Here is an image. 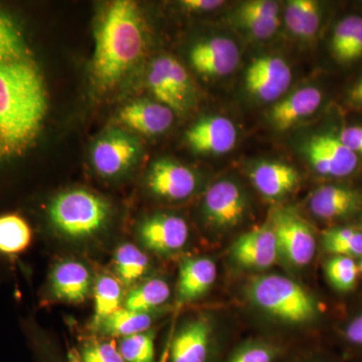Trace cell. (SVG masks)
<instances>
[{"label":"cell","instance_id":"cell-32","mask_svg":"<svg viewBox=\"0 0 362 362\" xmlns=\"http://www.w3.org/2000/svg\"><path fill=\"white\" fill-rule=\"evenodd\" d=\"M81 362H124L113 339H92L83 343L80 349Z\"/></svg>","mask_w":362,"mask_h":362},{"label":"cell","instance_id":"cell-4","mask_svg":"<svg viewBox=\"0 0 362 362\" xmlns=\"http://www.w3.org/2000/svg\"><path fill=\"white\" fill-rule=\"evenodd\" d=\"M247 295L262 310L286 322H309L318 312L313 297L302 286L284 276L255 277L247 287Z\"/></svg>","mask_w":362,"mask_h":362},{"label":"cell","instance_id":"cell-24","mask_svg":"<svg viewBox=\"0 0 362 362\" xmlns=\"http://www.w3.org/2000/svg\"><path fill=\"white\" fill-rule=\"evenodd\" d=\"M113 264L119 282L125 286L137 284L147 275L150 268L147 255L130 243L117 247Z\"/></svg>","mask_w":362,"mask_h":362},{"label":"cell","instance_id":"cell-38","mask_svg":"<svg viewBox=\"0 0 362 362\" xmlns=\"http://www.w3.org/2000/svg\"><path fill=\"white\" fill-rule=\"evenodd\" d=\"M25 326L28 327L26 329V334L28 335L30 347H32L33 351L35 352L37 362H64L61 356L54 354V349L47 346V343L42 341L40 337H37L35 330L30 328L28 324Z\"/></svg>","mask_w":362,"mask_h":362},{"label":"cell","instance_id":"cell-28","mask_svg":"<svg viewBox=\"0 0 362 362\" xmlns=\"http://www.w3.org/2000/svg\"><path fill=\"white\" fill-rule=\"evenodd\" d=\"M152 331L120 338L118 349L124 362H156V341Z\"/></svg>","mask_w":362,"mask_h":362},{"label":"cell","instance_id":"cell-25","mask_svg":"<svg viewBox=\"0 0 362 362\" xmlns=\"http://www.w3.org/2000/svg\"><path fill=\"white\" fill-rule=\"evenodd\" d=\"M154 317L151 313L130 310L121 307L100 326V332L108 337H127L149 331Z\"/></svg>","mask_w":362,"mask_h":362},{"label":"cell","instance_id":"cell-33","mask_svg":"<svg viewBox=\"0 0 362 362\" xmlns=\"http://www.w3.org/2000/svg\"><path fill=\"white\" fill-rule=\"evenodd\" d=\"M322 23V6L315 0H302V42L316 39Z\"/></svg>","mask_w":362,"mask_h":362},{"label":"cell","instance_id":"cell-36","mask_svg":"<svg viewBox=\"0 0 362 362\" xmlns=\"http://www.w3.org/2000/svg\"><path fill=\"white\" fill-rule=\"evenodd\" d=\"M275 350L266 345H251L245 347L230 359V362H273Z\"/></svg>","mask_w":362,"mask_h":362},{"label":"cell","instance_id":"cell-30","mask_svg":"<svg viewBox=\"0 0 362 362\" xmlns=\"http://www.w3.org/2000/svg\"><path fill=\"white\" fill-rule=\"evenodd\" d=\"M230 21L235 28L254 40H267L276 35L280 28V18L247 16L233 11Z\"/></svg>","mask_w":362,"mask_h":362},{"label":"cell","instance_id":"cell-17","mask_svg":"<svg viewBox=\"0 0 362 362\" xmlns=\"http://www.w3.org/2000/svg\"><path fill=\"white\" fill-rule=\"evenodd\" d=\"M92 278L89 269L75 259H64L52 269L49 291L52 297L71 304L83 303L89 296Z\"/></svg>","mask_w":362,"mask_h":362},{"label":"cell","instance_id":"cell-19","mask_svg":"<svg viewBox=\"0 0 362 362\" xmlns=\"http://www.w3.org/2000/svg\"><path fill=\"white\" fill-rule=\"evenodd\" d=\"M254 187L271 201L283 199L300 182L299 173L290 164L276 160L258 161L249 173Z\"/></svg>","mask_w":362,"mask_h":362},{"label":"cell","instance_id":"cell-9","mask_svg":"<svg viewBox=\"0 0 362 362\" xmlns=\"http://www.w3.org/2000/svg\"><path fill=\"white\" fill-rule=\"evenodd\" d=\"M140 152V143L135 136L122 129L107 131L94 143L90 160L98 175L116 177L134 163Z\"/></svg>","mask_w":362,"mask_h":362},{"label":"cell","instance_id":"cell-27","mask_svg":"<svg viewBox=\"0 0 362 362\" xmlns=\"http://www.w3.org/2000/svg\"><path fill=\"white\" fill-rule=\"evenodd\" d=\"M122 287L118 279L103 275L98 279L94 287V316L92 326L99 329L101 324L114 312L121 308Z\"/></svg>","mask_w":362,"mask_h":362},{"label":"cell","instance_id":"cell-12","mask_svg":"<svg viewBox=\"0 0 362 362\" xmlns=\"http://www.w3.org/2000/svg\"><path fill=\"white\" fill-rule=\"evenodd\" d=\"M185 140L195 153L223 156L237 144V126L226 116H206L187 131Z\"/></svg>","mask_w":362,"mask_h":362},{"label":"cell","instance_id":"cell-37","mask_svg":"<svg viewBox=\"0 0 362 362\" xmlns=\"http://www.w3.org/2000/svg\"><path fill=\"white\" fill-rule=\"evenodd\" d=\"M285 25L293 37L301 40L302 0H290L285 7Z\"/></svg>","mask_w":362,"mask_h":362},{"label":"cell","instance_id":"cell-44","mask_svg":"<svg viewBox=\"0 0 362 362\" xmlns=\"http://www.w3.org/2000/svg\"><path fill=\"white\" fill-rule=\"evenodd\" d=\"M357 265H358L359 273L362 274V258L361 259V261H359V263L357 264Z\"/></svg>","mask_w":362,"mask_h":362},{"label":"cell","instance_id":"cell-2","mask_svg":"<svg viewBox=\"0 0 362 362\" xmlns=\"http://www.w3.org/2000/svg\"><path fill=\"white\" fill-rule=\"evenodd\" d=\"M144 47V23L139 7L130 0L111 2L95 33V84L102 90L110 89L139 61Z\"/></svg>","mask_w":362,"mask_h":362},{"label":"cell","instance_id":"cell-8","mask_svg":"<svg viewBox=\"0 0 362 362\" xmlns=\"http://www.w3.org/2000/svg\"><path fill=\"white\" fill-rule=\"evenodd\" d=\"M302 151L312 169L322 176L346 177L358 168V157L340 141L337 134L312 136L305 142Z\"/></svg>","mask_w":362,"mask_h":362},{"label":"cell","instance_id":"cell-45","mask_svg":"<svg viewBox=\"0 0 362 362\" xmlns=\"http://www.w3.org/2000/svg\"><path fill=\"white\" fill-rule=\"evenodd\" d=\"M361 232H362V223H361Z\"/></svg>","mask_w":362,"mask_h":362},{"label":"cell","instance_id":"cell-41","mask_svg":"<svg viewBox=\"0 0 362 362\" xmlns=\"http://www.w3.org/2000/svg\"><path fill=\"white\" fill-rule=\"evenodd\" d=\"M362 58V18L357 28L354 40L350 45L349 51L345 54L342 59V65H349Z\"/></svg>","mask_w":362,"mask_h":362},{"label":"cell","instance_id":"cell-7","mask_svg":"<svg viewBox=\"0 0 362 362\" xmlns=\"http://www.w3.org/2000/svg\"><path fill=\"white\" fill-rule=\"evenodd\" d=\"M274 233L277 240L279 255L295 267L310 264L316 251V239L311 226L291 209L275 214Z\"/></svg>","mask_w":362,"mask_h":362},{"label":"cell","instance_id":"cell-20","mask_svg":"<svg viewBox=\"0 0 362 362\" xmlns=\"http://www.w3.org/2000/svg\"><path fill=\"white\" fill-rule=\"evenodd\" d=\"M211 325L206 317L189 321L176 333L170 346V362H206Z\"/></svg>","mask_w":362,"mask_h":362},{"label":"cell","instance_id":"cell-3","mask_svg":"<svg viewBox=\"0 0 362 362\" xmlns=\"http://www.w3.org/2000/svg\"><path fill=\"white\" fill-rule=\"evenodd\" d=\"M110 218V206L89 190H66L52 197L47 206L49 225L70 240H87L106 228Z\"/></svg>","mask_w":362,"mask_h":362},{"label":"cell","instance_id":"cell-31","mask_svg":"<svg viewBox=\"0 0 362 362\" xmlns=\"http://www.w3.org/2000/svg\"><path fill=\"white\" fill-rule=\"evenodd\" d=\"M362 16L350 14L338 21L333 28L330 40V51L337 63L341 64L345 54L354 40Z\"/></svg>","mask_w":362,"mask_h":362},{"label":"cell","instance_id":"cell-35","mask_svg":"<svg viewBox=\"0 0 362 362\" xmlns=\"http://www.w3.org/2000/svg\"><path fill=\"white\" fill-rule=\"evenodd\" d=\"M324 249L335 256L349 257L352 259L354 257H361L362 258V232L356 230L351 237L340 240V242L326 245L324 246Z\"/></svg>","mask_w":362,"mask_h":362},{"label":"cell","instance_id":"cell-1","mask_svg":"<svg viewBox=\"0 0 362 362\" xmlns=\"http://www.w3.org/2000/svg\"><path fill=\"white\" fill-rule=\"evenodd\" d=\"M35 62L25 18L0 2V194L7 177L28 160L16 123V98Z\"/></svg>","mask_w":362,"mask_h":362},{"label":"cell","instance_id":"cell-26","mask_svg":"<svg viewBox=\"0 0 362 362\" xmlns=\"http://www.w3.org/2000/svg\"><path fill=\"white\" fill-rule=\"evenodd\" d=\"M170 297V288L160 278L149 279L136 286L126 297L124 307L130 310L151 313Z\"/></svg>","mask_w":362,"mask_h":362},{"label":"cell","instance_id":"cell-6","mask_svg":"<svg viewBox=\"0 0 362 362\" xmlns=\"http://www.w3.org/2000/svg\"><path fill=\"white\" fill-rule=\"evenodd\" d=\"M292 69L284 58L265 54L252 59L245 73V89L259 103H275L291 85Z\"/></svg>","mask_w":362,"mask_h":362},{"label":"cell","instance_id":"cell-46","mask_svg":"<svg viewBox=\"0 0 362 362\" xmlns=\"http://www.w3.org/2000/svg\"><path fill=\"white\" fill-rule=\"evenodd\" d=\"M361 4H362V2H361Z\"/></svg>","mask_w":362,"mask_h":362},{"label":"cell","instance_id":"cell-16","mask_svg":"<svg viewBox=\"0 0 362 362\" xmlns=\"http://www.w3.org/2000/svg\"><path fill=\"white\" fill-rule=\"evenodd\" d=\"M232 256L246 268H269L279 256L277 240L272 225L256 228L238 238L232 247Z\"/></svg>","mask_w":362,"mask_h":362},{"label":"cell","instance_id":"cell-29","mask_svg":"<svg viewBox=\"0 0 362 362\" xmlns=\"http://www.w3.org/2000/svg\"><path fill=\"white\" fill-rule=\"evenodd\" d=\"M328 281L339 292H349L356 287L358 278V265L349 257L335 256L325 265Z\"/></svg>","mask_w":362,"mask_h":362},{"label":"cell","instance_id":"cell-43","mask_svg":"<svg viewBox=\"0 0 362 362\" xmlns=\"http://www.w3.org/2000/svg\"><path fill=\"white\" fill-rule=\"evenodd\" d=\"M345 337L354 344L362 345V314L347 326Z\"/></svg>","mask_w":362,"mask_h":362},{"label":"cell","instance_id":"cell-18","mask_svg":"<svg viewBox=\"0 0 362 362\" xmlns=\"http://www.w3.org/2000/svg\"><path fill=\"white\" fill-rule=\"evenodd\" d=\"M118 118L135 132L156 136L166 132L173 126L175 112L156 100L139 99L125 105Z\"/></svg>","mask_w":362,"mask_h":362},{"label":"cell","instance_id":"cell-39","mask_svg":"<svg viewBox=\"0 0 362 362\" xmlns=\"http://www.w3.org/2000/svg\"><path fill=\"white\" fill-rule=\"evenodd\" d=\"M337 136L350 151L362 158V125L345 126Z\"/></svg>","mask_w":362,"mask_h":362},{"label":"cell","instance_id":"cell-13","mask_svg":"<svg viewBox=\"0 0 362 362\" xmlns=\"http://www.w3.org/2000/svg\"><path fill=\"white\" fill-rule=\"evenodd\" d=\"M324 93L316 86H303L272 104L267 120L274 129L287 131L314 115L323 103Z\"/></svg>","mask_w":362,"mask_h":362},{"label":"cell","instance_id":"cell-5","mask_svg":"<svg viewBox=\"0 0 362 362\" xmlns=\"http://www.w3.org/2000/svg\"><path fill=\"white\" fill-rule=\"evenodd\" d=\"M148 86L156 101L169 107L175 113H183L192 103V80L178 59L173 57H158L150 66Z\"/></svg>","mask_w":362,"mask_h":362},{"label":"cell","instance_id":"cell-10","mask_svg":"<svg viewBox=\"0 0 362 362\" xmlns=\"http://www.w3.org/2000/svg\"><path fill=\"white\" fill-rule=\"evenodd\" d=\"M190 66L209 78L228 77L237 70L240 51L237 42L226 35L204 37L195 42L188 54Z\"/></svg>","mask_w":362,"mask_h":362},{"label":"cell","instance_id":"cell-15","mask_svg":"<svg viewBox=\"0 0 362 362\" xmlns=\"http://www.w3.org/2000/svg\"><path fill=\"white\" fill-rule=\"evenodd\" d=\"M147 185L152 194L168 201H182L194 194L197 187L192 169L173 159H158L150 166Z\"/></svg>","mask_w":362,"mask_h":362},{"label":"cell","instance_id":"cell-11","mask_svg":"<svg viewBox=\"0 0 362 362\" xmlns=\"http://www.w3.org/2000/svg\"><path fill=\"white\" fill-rule=\"evenodd\" d=\"M247 199L244 188L237 181L221 180L214 182L204 195L202 211L209 225L230 228L246 216Z\"/></svg>","mask_w":362,"mask_h":362},{"label":"cell","instance_id":"cell-22","mask_svg":"<svg viewBox=\"0 0 362 362\" xmlns=\"http://www.w3.org/2000/svg\"><path fill=\"white\" fill-rule=\"evenodd\" d=\"M218 269L213 259L190 258L180 264L178 277L177 299L181 304L199 299L213 286Z\"/></svg>","mask_w":362,"mask_h":362},{"label":"cell","instance_id":"cell-42","mask_svg":"<svg viewBox=\"0 0 362 362\" xmlns=\"http://www.w3.org/2000/svg\"><path fill=\"white\" fill-rule=\"evenodd\" d=\"M347 102L354 108L362 110V74L349 88Z\"/></svg>","mask_w":362,"mask_h":362},{"label":"cell","instance_id":"cell-23","mask_svg":"<svg viewBox=\"0 0 362 362\" xmlns=\"http://www.w3.org/2000/svg\"><path fill=\"white\" fill-rule=\"evenodd\" d=\"M33 230L28 218L18 211L0 213V257L16 259L32 246Z\"/></svg>","mask_w":362,"mask_h":362},{"label":"cell","instance_id":"cell-21","mask_svg":"<svg viewBox=\"0 0 362 362\" xmlns=\"http://www.w3.org/2000/svg\"><path fill=\"white\" fill-rule=\"evenodd\" d=\"M362 197L354 188L328 185L317 188L309 199L314 216L322 220H338L356 213L361 206Z\"/></svg>","mask_w":362,"mask_h":362},{"label":"cell","instance_id":"cell-14","mask_svg":"<svg viewBox=\"0 0 362 362\" xmlns=\"http://www.w3.org/2000/svg\"><path fill=\"white\" fill-rule=\"evenodd\" d=\"M138 238L143 246L159 255L180 251L188 240L187 221L171 214H156L141 221Z\"/></svg>","mask_w":362,"mask_h":362},{"label":"cell","instance_id":"cell-34","mask_svg":"<svg viewBox=\"0 0 362 362\" xmlns=\"http://www.w3.org/2000/svg\"><path fill=\"white\" fill-rule=\"evenodd\" d=\"M235 13L263 18H280V7L273 0H247L235 8Z\"/></svg>","mask_w":362,"mask_h":362},{"label":"cell","instance_id":"cell-40","mask_svg":"<svg viewBox=\"0 0 362 362\" xmlns=\"http://www.w3.org/2000/svg\"><path fill=\"white\" fill-rule=\"evenodd\" d=\"M180 6L189 13H209L225 4L223 0H182Z\"/></svg>","mask_w":362,"mask_h":362}]
</instances>
